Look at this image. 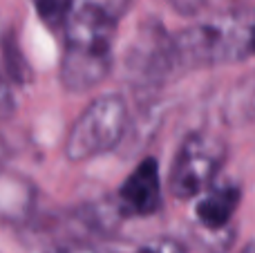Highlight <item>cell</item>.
<instances>
[{
    "mask_svg": "<svg viewBox=\"0 0 255 253\" xmlns=\"http://www.w3.org/2000/svg\"><path fill=\"white\" fill-rule=\"evenodd\" d=\"M134 0H74L63 25L61 83L83 94L108 79L121 18Z\"/></svg>",
    "mask_w": 255,
    "mask_h": 253,
    "instance_id": "1",
    "label": "cell"
},
{
    "mask_svg": "<svg viewBox=\"0 0 255 253\" xmlns=\"http://www.w3.org/2000/svg\"><path fill=\"white\" fill-rule=\"evenodd\" d=\"M253 27L255 20L244 13H229L177 31L170 36L172 72L224 65L253 56Z\"/></svg>",
    "mask_w": 255,
    "mask_h": 253,
    "instance_id": "2",
    "label": "cell"
},
{
    "mask_svg": "<svg viewBox=\"0 0 255 253\" xmlns=\"http://www.w3.org/2000/svg\"><path fill=\"white\" fill-rule=\"evenodd\" d=\"M128 121L130 110L121 94L110 92L92 99L67 130L65 157L81 164L115 150L128 130Z\"/></svg>",
    "mask_w": 255,
    "mask_h": 253,
    "instance_id": "3",
    "label": "cell"
},
{
    "mask_svg": "<svg viewBox=\"0 0 255 253\" xmlns=\"http://www.w3.org/2000/svg\"><path fill=\"white\" fill-rule=\"evenodd\" d=\"M229 157L224 139L213 132L199 130L190 132L181 141L177 155L172 157L168 186L170 193L181 202L197 200L206 188L215 184L224 161Z\"/></svg>",
    "mask_w": 255,
    "mask_h": 253,
    "instance_id": "4",
    "label": "cell"
},
{
    "mask_svg": "<svg viewBox=\"0 0 255 253\" xmlns=\"http://www.w3.org/2000/svg\"><path fill=\"white\" fill-rule=\"evenodd\" d=\"M242 202L238 184H213L195 202V222L208 238L222 242L229 249L233 242V218Z\"/></svg>",
    "mask_w": 255,
    "mask_h": 253,
    "instance_id": "5",
    "label": "cell"
},
{
    "mask_svg": "<svg viewBox=\"0 0 255 253\" xmlns=\"http://www.w3.org/2000/svg\"><path fill=\"white\" fill-rule=\"evenodd\" d=\"M124 218H150L161 209V175L154 157H143L117 193Z\"/></svg>",
    "mask_w": 255,
    "mask_h": 253,
    "instance_id": "6",
    "label": "cell"
},
{
    "mask_svg": "<svg viewBox=\"0 0 255 253\" xmlns=\"http://www.w3.org/2000/svg\"><path fill=\"white\" fill-rule=\"evenodd\" d=\"M36 188L27 177L0 166V222L18 224L31 215Z\"/></svg>",
    "mask_w": 255,
    "mask_h": 253,
    "instance_id": "7",
    "label": "cell"
},
{
    "mask_svg": "<svg viewBox=\"0 0 255 253\" xmlns=\"http://www.w3.org/2000/svg\"><path fill=\"white\" fill-rule=\"evenodd\" d=\"M16 112V94H13V85L7 76L0 74V121H7Z\"/></svg>",
    "mask_w": 255,
    "mask_h": 253,
    "instance_id": "8",
    "label": "cell"
},
{
    "mask_svg": "<svg viewBox=\"0 0 255 253\" xmlns=\"http://www.w3.org/2000/svg\"><path fill=\"white\" fill-rule=\"evenodd\" d=\"M136 253H188V251L175 238H157V240L143 245Z\"/></svg>",
    "mask_w": 255,
    "mask_h": 253,
    "instance_id": "9",
    "label": "cell"
},
{
    "mask_svg": "<svg viewBox=\"0 0 255 253\" xmlns=\"http://www.w3.org/2000/svg\"><path fill=\"white\" fill-rule=\"evenodd\" d=\"M208 2H211V0H170V7L175 9V11L184 13V16H195V13L202 11Z\"/></svg>",
    "mask_w": 255,
    "mask_h": 253,
    "instance_id": "10",
    "label": "cell"
},
{
    "mask_svg": "<svg viewBox=\"0 0 255 253\" xmlns=\"http://www.w3.org/2000/svg\"><path fill=\"white\" fill-rule=\"evenodd\" d=\"M61 253H115L110 249H103V247H97V245H72L67 249H63Z\"/></svg>",
    "mask_w": 255,
    "mask_h": 253,
    "instance_id": "11",
    "label": "cell"
},
{
    "mask_svg": "<svg viewBox=\"0 0 255 253\" xmlns=\"http://www.w3.org/2000/svg\"><path fill=\"white\" fill-rule=\"evenodd\" d=\"M240 253H255V240H251V242H249V245L244 247V249L240 251Z\"/></svg>",
    "mask_w": 255,
    "mask_h": 253,
    "instance_id": "12",
    "label": "cell"
},
{
    "mask_svg": "<svg viewBox=\"0 0 255 253\" xmlns=\"http://www.w3.org/2000/svg\"><path fill=\"white\" fill-rule=\"evenodd\" d=\"M253 56H255V27H253Z\"/></svg>",
    "mask_w": 255,
    "mask_h": 253,
    "instance_id": "13",
    "label": "cell"
},
{
    "mask_svg": "<svg viewBox=\"0 0 255 253\" xmlns=\"http://www.w3.org/2000/svg\"><path fill=\"white\" fill-rule=\"evenodd\" d=\"M224 2H244V0H224Z\"/></svg>",
    "mask_w": 255,
    "mask_h": 253,
    "instance_id": "14",
    "label": "cell"
}]
</instances>
